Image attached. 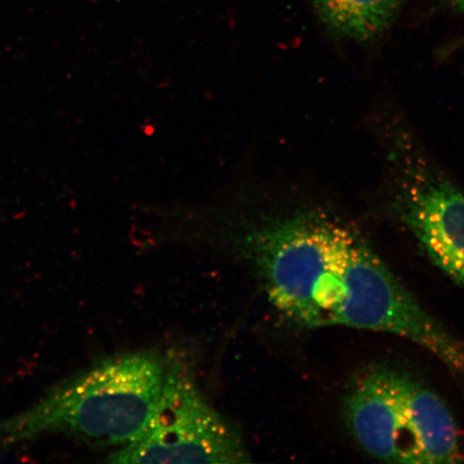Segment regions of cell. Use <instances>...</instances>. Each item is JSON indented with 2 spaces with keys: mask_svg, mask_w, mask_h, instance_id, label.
<instances>
[{
  "mask_svg": "<svg viewBox=\"0 0 464 464\" xmlns=\"http://www.w3.org/2000/svg\"><path fill=\"white\" fill-rule=\"evenodd\" d=\"M358 444L376 459L402 464L461 462L459 428L444 400L403 371H362L345 399Z\"/></svg>",
  "mask_w": 464,
  "mask_h": 464,
  "instance_id": "obj_3",
  "label": "cell"
},
{
  "mask_svg": "<svg viewBox=\"0 0 464 464\" xmlns=\"http://www.w3.org/2000/svg\"><path fill=\"white\" fill-rule=\"evenodd\" d=\"M392 155L400 216L433 264L464 286V194L404 139Z\"/></svg>",
  "mask_w": 464,
  "mask_h": 464,
  "instance_id": "obj_5",
  "label": "cell"
},
{
  "mask_svg": "<svg viewBox=\"0 0 464 464\" xmlns=\"http://www.w3.org/2000/svg\"><path fill=\"white\" fill-rule=\"evenodd\" d=\"M319 19L341 36L372 42L396 20L405 0H310Z\"/></svg>",
  "mask_w": 464,
  "mask_h": 464,
  "instance_id": "obj_6",
  "label": "cell"
},
{
  "mask_svg": "<svg viewBox=\"0 0 464 464\" xmlns=\"http://www.w3.org/2000/svg\"><path fill=\"white\" fill-rule=\"evenodd\" d=\"M165 373L164 363L152 353L103 359L32 408L0 421V446L54 433L96 445L130 444L152 421Z\"/></svg>",
  "mask_w": 464,
  "mask_h": 464,
  "instance_id": "obj_2",
  "label": "cell"
},
{
  "mask_svg": "<svg viewBox=\"0 0 464 464\" xmlns=\"http://www.w3.org/2000/svg\"><path fill=\"white\" fill-rule=\"evenodd\" d=\"M248 245L271 303L301 326L397 335L464 372L460 342L345 226L324 214H301L254 232Z\"/></svg>",
  "mask_w": 464,
  "mask_h": 464,
  "instance_id": "obj_1",
  "label": "cell"
},
{
  "mask_svg": "<svg viewBox=\"0 0 464 464\" xmlns=\"http://www.w3.org/2000/svg\"><path fill=\"white\" fill-rule=\"evenodd\" d=\"M108 462L239 464L249 455L239 435L208 403L181 365L166 370L158 411L147 430Z\"/></svg>",
  "mask_w": 464,
  "mask_h": 464,
  "instance_id": "obj_4",
  "label": "cell"
},
{
  "mask_svg": "<svg viewBox=\"0 0 464 464\" xmlns=\"http://www.w3.org/2000/svg\"><path fill=\"white\" fill-rule=\"evenodd\" d=\"M448 4L450 8L457 11V13L464 14V0H443Z\"/></svg>",
  "mask_w": 464,
  "mask_h": 464,
  "instance_id": "obj_7",
  "label": "cell"
}]
</instances>
